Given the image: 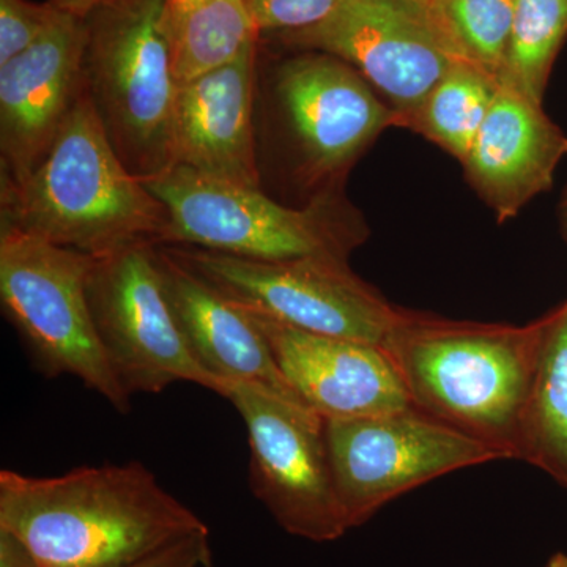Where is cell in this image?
I'll return each instance as SVG.
<instances>
[{
    "label": "cell",
    "instance_id": "9c48e42d",
    "mask_svg": "<svg viewBox=\"0 0 567 567\" xmlns=\"http://www.w3.org/2000/svg\"><path fill=\"white\" fill-rule=\"evenodd\" d=\"M87 297L112 371L130 398L159 394L177 382L219 393L194 358L167 298L158 245L134 244L92 256Z\"/></svg>",
    "mask_w": 567,
    "mask_h": 567
},
{
    "label": "cell",
    "instance_id": "6da1fadb",
    "mask_svg": "<svg viewBox=\"0 0 567 567\" xmlns=\"http://www.w3.org/2000/svg\"><path fill=\"white\" fill-rule=\"evenodd\" d=\"M0 527L41 567H128L188 537L210 535L141 462L37 477L2 470Z\"/></svg>",
    "mask_w": 567,
    "mask_h": 567
},
{
    "label": "cell",
    "instance_id": "30bf717a",
    "mask_svg": "<svg viewBox=\"0 0 567 567\" xmlns=\"http://www.w3.org/2000/svg\"><path fill=\"white\" fill-rule=\"evenodd\" d=\"M327 443L349 528L388 503L457 470L503 461L498 453L415 406L327 420Z\"/></svg>",
    "mask_w": 567,
    "mask_h": 567
},
{
    "label": "cell",
    "instance_id": "8fae6325",
    "mask_svg": "<svg viewBox=\"0 0 567 567\" xmlns=\"http://www.w3.org/2000/svg\"><path fill=\"white\" fill-rule=\"evenodd\" d=\"M267 106L297 155L306 185L327 186L346 173L399 115L349 63L303 51L276 66L265 85Z\"/></svg>",
    "mask_w": 567,
    "mask_h": 567
},
{
    "label": "cell",
    "instance_id": "4316f807",
    "mask_svg": "<svg viewBox=\"0 0 567 567\" xmlns=\"http://www.w3.org/2000/svg\"><path fill=\"white\" fill-rule=\"evenodd\" d=\"M55 9L65 11V13L76 14V17H87L92 10L107 0H48Z\"/></svg>",
    "mask_w": 567,
    "mask_h": 567
},
{
    "label": "cell",
    "instance_id": "7402d4cb",
    "mask_svg": "<svg viewBox=\"0 0 567 567\" xmlns=\"http://www.w3.org/2000/svg\"><path fill=\"white\" fill-rule=\"evenodd\" d=\"M454 54L499 81L517 0H425Z\"/></svg>",
    "mask_w": 567,
    "mask_h": 567
},
{
    "label": "cell",
    "instance_id": "e0dca14e",
    "mask_svg": "<svg viewBox=\"0 0 567 567\" xmlns=\"http://www.w3.org/2000/svg\"><path fill=\"white\" fill-rule=\"evenodd\" d=\"M158 264L178 327L194 358L221 385L218 394L224 383L246 382L300 401L248 312L185 267L164 245H158Z\"/></svg>",
    "mask_w": 567,
    "mask_h": 567
},
{
    "label": "cell",
    "instance_id": "484cf974",
    "mask_svg": "<svg viewBox=\"0 0 567 567\" xmlns=\"http://www.w3.org/2000/svg\"><path fill=\"white\" fill-rule=\"evenodd\" d=\"M0 567H41L21 537L0 527Z\"/></svg>",
    "mask_w": 567,
    "mask_h": 567
},
{
    "label": "cell",
    "instance_id": "d6986e66",
    "mask_svg": "<svg viewBox=\"0 0 567 567\" xmlns=\"http://www.w3.org/2000/svg\"><path fill=\"white\" fill-rule=\"evenodd\" d=\"M178 82L234 61L259 40L245 0H164Z\"/></svg>",
    "mask_w": 567,
    "mask_h": 567
},
{
    "label": "cell",
    "instance_id": "603a6c76",
    "mask_svg": "<svg viewBox=\"0 0 567 567\" xmlns=\"http://www.w3.org/2000/svg\"><path fill=\"white\" fill-rule=\"evenodd\" d=\"M61 14L50 2L0 0V66L43 39Z\"/></svg>",
    "mask_w": 567,
    "mask_h": 567
},
{
    "label": "cell",
    "instance_id": "52a82bcc",
    "mask_svg": "<svg viewBox=\"0 0 567 567\" xmlns=\"http://www.w3.org/2000/svg\"><path fill=\"white\" fill-rule=\"evenodd\" d=\"M164 246L238 308L306 333L382 346L401 316L402 309L350 270L349 260L264 262L193 246Z\"/></svg>",
    "mask_w": 567,
    "mask_h": 567
},
{
    "label": "cell",
    "instance_id": "277c9868",
    "mask_svg": "<svg viewBox=\"0 0 567 567\" xmlns=\"http://www.w3.org/2000/svg\"><path fill=\"white\" fill-rule=\"evenodd\" d=\"M84 20L85 92L122 163L152 181L174 166L181 87L164 0H107Z\"/></svg>",
    "mask_w": 567,
    "mask_h": 567
},
{
    "label": "cell",
    "instance_id": "2e32d148",
    "mask_svg": "<svg viewBox=\"0 0 567 567\" xmlns=\"http://www.w3.org/2000/svg\"><path fill=\"white\" fill-rule=\"evenodd\" d=\"M566 155L567 136L543 106L499 84L462 166L481 199L506 221L551 188Z\"/></svg>",
    "mask_w": 567,
    "mask_h": 567
},
{
    "label": "cell",
    "instance_id": "9a60e30c",
    "mask_svg": "<svg viewBox=\"0 0 567 567\" xmlns=\"http://www.w3.org/2000/svg\"><path fill=\"white\" fill-rule=\"evenodd\" d=\"M257 43L234 61L182 82L174 111V166L262 188L256 140Z\"/></svg>",
    "mask_w": 567,
    "mask_h": 567
},
{
    "label": "cell",
    "instance_id": "cb8c5ba5",
    "mask_svg": "<svg viewBox=\"0 0 567 567\" xmlns=\"http://www.w3.org/2000/svg\"><path fill=\"white\" fill-rule=\"evenodd\" d=\"M257 35L315 28L338 10L342 0H245Z\"/></svg>",
    "mask_w": 567,
    "mask_h": 567
},
{
    "label": "cell",
    "instance_id": "f1b7e54d",
    "mask_svg": "<svg viewBox=\"0 0 567 567\" xmlns=\"http://www.w3.org/2000/svg\"><path fill=\"white\" fill-rule=\"evenodd\" d=\"M544 567H567V555L557 554L548 559L547 565Z\"/></svg>",
    "mask_w": 567,
    "mask_h": 567
},
{
    "label": "cell",
    "instance_id": "f546056e",
    "mask_svg": "<svg viewBox=\"0 0 567 567\" xmlns=\"http://www.w3.org/2000/svg\"><path fill=\"white\" fill-rule=\"evenodd\" d=\"M420 2H425V0H420Z\"/></svg>",
    "mask_w": 567,
    "mask_h": 567
},
{
    "label": "cell",
    "instance_id": "5b68a950",
    "mask_svg": "<svg viewBox=\"0 0 567 567\" xmlns=\"http://www.w3.org/2000/svg\"><path fill=\"white\" fill-rule=\"evenodd\" d=\"M144 183L169 213L163 245L282 262L309 257L349 260L363 240L360 224L336 193L303 208L287 207L262 188L218 181L183 166Z\"/></svg>",
    "mask_w": 567,
    "mask_h": 567
},
{
    "label": "cell",
    "instance_id": "ffe728a7",
    "mask_svg": "<svg viewBox=\"0 0 567 567\" xmlns=\"http://www.w3.org/2000/svg\"><path fill=\"white\" fill-rule=\"evenodd\" d=\"M499 81L472 63L457 61L425 96L405 126L464 162L486 121Z\"/></svg>",
    "mask_w": 567,
    "mask_h": 567
},
{
    "label": "cell",
    "instance_id": "83f0119b",
    "mask_svg": "<svg viewBox=\"0 0 567 567\" xmlns=\"http://www.w3.org/2000/svg\"><path fill=\"white\" fill-rule=\"evenodd\" d=\"M559 223H561L563 237L567 244V186L563 193L561 203H559Z\"/></svg>",
    "mask_w": 567,
    "mask_h": 567
},
{
    "label": "cell",
    "instance_id": "7c38bea8",
    "mask_svg": "<svg viewBox=\"0 0 567 567\" xmlns=\"http://www.w3.org/2000/svg\"><path fill=\"white\" fill-rule=\"evenodd\" d=\"M282 43L324 52L353 66L385 95L405 126L461 59L420 0H342L315 28L281 33Z\"/></svg>",
    "mask_w": 567,
    "mask_h": 567
},
{
    "label": "cell",
    "instance_id": "4fadbf2b",
    "mask_svg": "<svg viewBox=\"0 0 567 567\" xmlns=\"http://www.w3.org/2000/svg\"><path fill=\"white\" fill-rule=\"evenodd\" d=\"M84 18H61L28 51L0 66V162L20 183L50 151L84 91Z\"/></svg>",
    "mask_w": 567,
    "mask_h": 567
},
{
    "label": "cell",
    "instance_id": "ac0fdd59",
    "mask_svg": "<svg viewBox=\"0 0 567 567\" xmlns=\"http://www.w3.org/2000/svg\"><path fill=\"white\" fill-rule=\"evenodd\" d=\"M537 324L518 461L543 470L567 488V300Z\"/></svg>",
    "mask_w": 567,
    "mask_h": 567
},
{
    "label": "cell",
    "instance_id": "ba28073f",
    "mask_svg": "<svg viewBox=\"0 0 567 567\" xmlns=\"http://www.w3.org/2000/svg\"><path fill=\"white\" fill-rule=\"evenodd\" d=\"M248 432L249 486L289 535L333 543L349 532L336 491L327 420L303 402L246 382L224 383Z\"/></svg>",
    "mask_w": 567,
    "mask_h": 567
},
{
    "label": "cell",
    "instance_id": "44dd1931",
    "mask_svg": "<svg viewBox=\"0 0 567 567\" xmlns=\"http://www.w3.org/2000/svg\"><path fill=\"white\" fill-rule=\"evenodd\" d=\"M567 40V0H517L499 84L543 106L551 70Z\"/></svg>",
    "mask_w": 567,
    "mask_h": 567
},
{
    "label": "cell",
    "instance_id": "5bb4252c",
    "mask_svg": "<svg viewBox=\"0 0 567 567\" xmlns=\"http://www.w3.org/2000/svg\"><path fill=\"white\" fill-rule=\"evenodd\" d=\"M248 315L267 338L290 390L324 420L380 415L412 406L382 346L306 333Z\"/></svg>",
    "mask_w": 567,
    "mask_h": 567
},
{
    "label": "cell",
    "instance_id": "d4e9b609",
    "mask_svg": "<svg viewBox=\"0 0 567 567\" xmlns=\"http://www.w3.org/2000/svg\"><path fill=\"white\" fill-rule=\"evenodd\" d=\"M128 567H215L210 535H197Z\"/></svg>",
    "mask_w": 567,
    "mask_h": 567
},
{
    "label": "cell",
    "instance_id": "3957f363",
    "mask_svg": "<svg viewBox=\"0 0 567 567\" xmlns=\"http://www.w3.org/2000/svg\"><path fill=\"white\" fill-rule=\"evenodd\" d=\"M0 212V226L87 256L163 245L169 229V213L122 163L85 87L35 169L2 182Z\"/></svg>",
    "mask_w": 567,
    "mask_h": 567
},
{
    "label": "cell",
    "instance_id": "7a4b0ae2",
    "mask_svg": "<svg viewBox=\"0 0 567 567\" xmlns=\"http://www.w3.org/2000/svg\"><path fill=\"white\" fill-rule=\"evenodd\" d=\"M537 331V320L456 322L402 309L382 347L412 406L518 461Z\"/></svg>",
    "mask_w": 567,
    "mask_h": 567
},
{
    "label": "cell",
    "instance_id": "8992f818",
    "mask_svg": "<svg viewBox=\"0 0 567 567\" xmlns=\"http://www.w3.org/2000/svg\"><path fill=\"white\" fill-rule=\"evenodd\" d=\"M92 256L0 226V301L48 379L71 375L128 413L132 398L112 371L87 297Z\"/></svg>",
    "mask_w": 567,
    "mask_h": 567
}]
</instances>
